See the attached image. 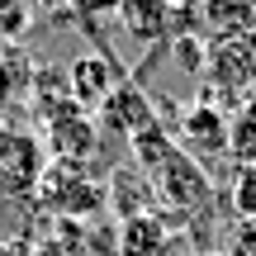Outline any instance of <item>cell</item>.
I'll list each match as a JSON object with an SVG mask.
<instances>
[{"mask_svg":"<svg viewBox=\"0 0 256 256\" xmlns=\"http://www.w3.org/2000/svg\"><path fill=\"white\" fill-rule=\"evenodd\" d=\"M232 209H238L242 223L256 218V166H238V185H232Z\"/></svg>","mask_w":256,"mask_h":256,"instance_id":"12","label":"cell"},{"mask_svg":"<svg viewBox=\"0 0 256 256\" xmlns=\"http://www.w3.org/2000/svg\"><path fill=\"white\" fill-rule=\"evenodd\" d=\"M48 166H52V152L48 142H38L24 128L0 124V200H24V194H38Z\"/></svg>","mask_w":256,"mask_h":256,"instance_id":"2","label":"cell"},{"mask_svg":"<svg viewBox=\"0 0 256 256\" xmlns=\"http://www.w3.org/2000/svg\"><path fill=\"white\" fill-rule=\"evenodd\" d=\"M166 242H171V232H166V218H156V214H133L119 228V252L124 256H162Z\"/></svg>","mask_w":256,"mask_h":256,"instance_id":"10","label":"cell"},{"mask_svg":"<svg viewBox=\"0 0 256 256\" xmlns=\"http://www.w3.org/2000/svg\"><path fill=\"white\" fill-rule=\"evenodd\" d=\"M133 156H138L147 185L156 190V200H162L166 209H176V214H200L204 204H209V194H214L209 171H204L194 156H185L180 147H176V138L166 133L162 124L133 138Z\"/></svg>","mask_w":256,"mask_h":256,"instance_id":"1","label":"cell"},{"mask_svg":"<svg viewBox=\"0 0 256 256\" xmlns=\"http://www.w3.org/2000/svg\"><path fill=\"white\" fill-rule=\"evenodd\" d=\"M95 147V119L90 114H81L76 104H66V110H57L52 119H48V152L62 156V162H86Z\"/></svg>","mask_w":256,"mask_h":256,"instance_id":"7","label":"cell"},{"mask_svg":"<svg viewBox=\"0 0 256 256\" xmlns=\"http://www.w3.org/2000/svg\"><path fill=\"white\" fill-rule=\"evenodd\" d=\"M252 166H256V162H252Z\"/></svg>","mask_w":256,"mask_h":256,"instance_id":"16","label":"cell"},{"mask_svg":"<svg viewBox=\"0 0 256 256\" xmlns=\"http://www.w3.org/2000/svg\"><path fill=\"white\" fill-rule=\"evenodd\" d=\"M228 133H232V156H238V166H252L256 162V90L228 119Z\"/></svg>","mask_w":256,"mask_h":256,"instance_id":"11","label":"cell"},{"mask_svg":"<svg viewBox=\"0 0 256 256\" xmlns=\"http://www.w3.org/2000/svg\"><path fill=\"white\" fill-rule=\"evenodd\" d=\"M176 147L194 162H214V156H232V133H228V114L218 104H190L176 124Z\"/></svg>","mask_w":256,"mask_h":256,"instance_id":"3","label":"cell"},{"mask_svg":"<svg viewBox=\"0 0 256 256\" xmlns=\"http://www.w3.org/2000/svg\"><path fill=\"white\" fill-rule=\"evenodd\" d=\"M24 28H28V5L24 0H0V38L14 43Z\"/></svg>","mask_w":256,"mask_h":256,"instance_id":"13","label":"cell"},{"mask_svg":"<svg viewBox=\"0 0 256 256\" xmlns=\"http://www.w3.org/2000/svg\"><path fill=\"white\" fill-rule=\"evenodd\" d=\"M119 66L110 62L104 52H86L72 62V72H66V90H72V104L81 114L90 110H104V104L114 100V90H119Z\"/></svg>","mask_w":256,"mask_h":256,"instance_id":"4","label":"cell"},{"mask_svg":"<svg viewBox=\"0 0 256 256\" xmlns=\"http://www.w3.org/2000/svg\"><path fill=\"white\" fill-rule=\"evenodd\" d=\"M38 194H43V204L57 209V214H95V209H104V190L95 180H86V176H66L62 162L48 166Z\"/></svg>","mask_w":256,"mask_h":256,"instance_id":"5","label":"cell"},{"mask_svg":"<svg viewBox=\"0 0 256 256\" xmlns=\"http://www.w3.org/2000/svg\"><path fill=\"white\" fill-rule=\"evenodd\" d=\"M176 5L166 0H119V28L133 48H156L166 34H171Z\"/></svg>","mask_w":256,"mask_h":256,"instance_id":"6","label":"cell"},{"mask_svg":"<svg viewBox=\"0 0 256 256\" xmlns=\"http://www.w3.org/2000/svg\"><path fill=\"white\" fill-rule=\"evenodd\" d=\"M194 14L214 38L256 34V0H194Z\"/></svg>","mask_w":256,"mask_h":256,"instance_id":"8","label":"cell"},{"mask_svg":"<svg viewBox=\"0 0 256 256\" xmlns=\"http://www.w3.org/2000/svg\"><path fill=\"white\" fill-rule=\"evenodd\" d=\"M104 124H114L119 133H128V142H133L138 133H147V128H156V119H152V104H147V95L138 90V86H119L114 90V100L104 104Z\"/></svg>","mask_w":256,"mask_h":256,"instance_id":"9","label":"cell"},{"mask_svg":"<svg viewBox=\"0 0 256 256\" xmlns=\"http://www.w3.org/2000/svg\"><path fill=\"white\" fill-rule=\"evenodd\" d=\"M166 5H194V0H166Z\"/></svg>","mask_w":256,"mask_h":256,"instance_id":"14","label":"cell"},{"mask_svg":"<svg viewBox=\"0 0 256 256\" xmlns=\"http://www.w3.org/2000/svg\"><path fill=\"white\" fill-rule=\"evenodd\" d=\"M0 256H14V252H10V247H5V242H0Z\"/></svg>","mask_w":256,"mask_h":256,"instance_id":"15","label":"cell"}]
</instances>
